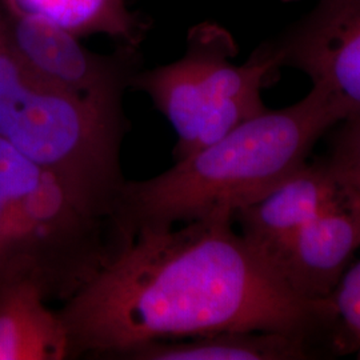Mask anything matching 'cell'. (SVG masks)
Listing matches in <instances>:
<instances>
[{"label": "cell", "mask_w": 360, "mask_h": 360, "mask_svg": "<svg viewBox=\"0 0 360 360\" xmlns=\"http://www.w3.org/2000/svg\"><path fill=\"white\" fill-rule=\"evenodd\" d=\"M360 248V212L348 202L312 219L271 260L297 295L330 299Z\"/></svg>", "instance_id": "cell-7"}, {"label": "cell", "mask_w": 360, "mask_h": 360, "mask_svg": "<svg viewBox=\"0 0 360 360\" xmlns=\"http://www.w3.org/2000/svg\"><path fill=\"white\" fill-rule=\"evenodd\" d=\"M271 47L281 67L309 75L345 119L360 116V0H319Z\"/></svg>", "instance_id": "cell-6"}, {"label": "cell", "mask_w": 360, "mask_h": 360, "mask_svg": "<svg viewBox=\"0 0 360 360\" xmlns=\"http://www.w3.org/2000/svg\"><path fill=\"white\" fill-rule=\"evenodd\" d=\"M340 123L326 160L345 190L348 203L360 212V116Z\"/></svg>", "instance_id": "cell-12"}, {"label": "cell", "mask_w": 360, "mask_h": 360, "mask_svg": "<svg viewBox=\"0 0 360 360\" xmlns=\"http://www.w3.org/2000/svg\"><path fill=\"white\" fill-rule=\"evenodd\" d=\"M0 296V360L70 358V340L58 312L44 306L38 284L16 278Z\"/></svg>", "instance_id": "cell-9"}, {"label": "cell", "mask_w": 360, "mask_h": 360, "mask_svg": "<svg viewBox=\"0 0 360 360\" xmlns=\"http://www.w3.org/2000/svg\"><path fill=\"white\" fill-rule=\"evenodd\" d=\"M8 16L35 18L60 27L77 38L105 35L135 50L146 23L126 0H1Z\"/></svg>", "instance_id": "cell-11"}, {"label": "cell", "mask_w": 360, "mask_h": 360, "mask_svg": "<svg viewBox=\"0 0 360 360\" xmlns=\"http://www.w3.org/2000/svg\"><path fill=\"white\" fill-rule=\"evenodd\" d=\"M233 221L202 219L124 239L58 311L70 358H119L151 342L230 331L330 340L346 351L333 302L297 295Z\"/></svg>", "instance_id": "cell-1"}, {"label": "cell", "mask_w": 360, "mask_h": 360, "mask_svg": "<svg viewBox=\"0 0 360 360\" xmlns=\"http://www.w3.org/2000/svg\"><path fill=\"white\" fill-rule=\"evenodd\" d=\"M6 35L18 56L40 77L77 98L123 114V92L136 71L134 51L116 56L90 51L80 38L35 18L8 16Z\"/></svg>", "instance_id": "cell-5"}, {"label": "cell", "mask_w": 360, "mask_h": 360, "mask_svg": "<svg viewBox=\"0 0 360 360\" xmlns=\"http://www.w3.org/2000/svg\"><path fill=\"white\" fill-rule=\"evenodd\" d=\"M4 242L7 243V208L0 198V245Z\"/></svg>", "instance_id": "cell-14"}, {"label": "cell", "mask_w": 360, "mask_h": 360, "mask_svg": "<svg viewBox=\"0 0 360 360\" xmlns=\"http://www.w3.org/2000/svg\"><path fill=\"white\" fill-rule=\"evenodd\" d=\"M346 202L345 190L324 159L307 163L267 196L236 211L233 220L245 239L271 259L312 219Z\"/></svg>", "instance_id": "cell-8"}, {"label": "cell", "mask_w": 360, "mask_h": 360, "mask_svg": "<svg viewBox=\"0 0 360 360\" xmlns=\"http://www.w3.org/2000/svg\"><path fill=\"white\" fill-rule=\"evenodd\" d=\"M3 23H4V19H3L1 15H0V27L3 26Z\"/></svg>", "instance_id": "cell-15"}, {"label": "cell", "mask_w": 360, "mask_h": 360, "mask_svg": "<svg viewBox=\"0 0 360 360\" xmlns=\"http://www.w3.org/2000/svg\"><path fill=\"white\" fill-rule=\"evenodd\" d=\"M345 114L319 87L297 103L267 110L150 179L123 184L116 220L124 239L142 229L232 218L307 165Z\"/></svg>", "instance_id": "cell-2"}, {"label": "cell", "mask_w": 360, "mask_h": 360, "mask_svg": "<svg viewBox=\"0 0 360 360\" xmlns=\"http://www.w3.org/2000/svg\"><path fill=\"white\" fill-rule=\"evenodd\" d=\"M330 300L336 309L348 351L355 352L360 359V262L345 272Z\"/></svg>", "instance_id": "cell-13"}, {"label": "cell", "mask_w": 360, "mask_h": 360, "mask_svg": "<svg viewBox=\"0 0 360 360\" xmlns=\"http://www.w3.org/2000/svg\"><path fill=\"white\" fill-rule=\"evenodd\" d=\"M186 43L178 60L136 71L129 83L144 92L172 126L178 138L175 162L267 111L262 90L281 68L270 44L243 65H235L236 41L217 23L191 27Z\"/></svg>", "instance_id": "cell-4"}, {"label": "cell", "mask_w": 360, "mask_h": 360, "mask_svg": "<svg viewBox=\"0 0 360 360\" xmlns=\"http://www.w3.org/2000/svg\"><path fill=\"white\" fill-rule=\"evenodd\" d=\"M316 345L303 338L271 331H230L187 342H151L132 348L120 359L306 360L319 358Z\"/></svg>", "instance_id": "cell-10"}, {"label": "cell", "mask_w": 360, "mask_h": 360, "mask_svg": "<svg viewBox=\"0 0 360 360\" xmlns=\"http://www.w3.org/2000/svg\"><path fill=\"white\" fill-rule=\"evenodd\" d=\"M123 122L31 70L0 27V138L115 219Z\"/></svg>", "instance_id": "cell-3"}]
</instances>
